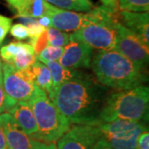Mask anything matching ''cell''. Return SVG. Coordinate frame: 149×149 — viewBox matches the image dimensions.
Listing matches in <instances>:
<instances>
[{
  "instance_id": "27",
  "label": "cell",
  "mask_w": 149,
  "mask_h": 149,
  "mask_svg": "<svg viewBox=\"0 0 149 149\" xmlns=\"http://www.w3.org/2000/svg\"><path fill=\"white\" fill-rule=\"evenodd\" d=\"M102 4L104 7L107 8L113 11V12H118L119 8H118V0H100Z\"/></svg>"
},
{
  "instance_id": "12",
  "label": "cell",
  "mask_w": 149,
  "mask_h": 149,
  "mask_svg": "<svg viewBox=\"0 0 149 149\" xmlns=\"http://www.w3.org/2000/svg\"><path fill=\"white\" fill-rule=\"evenodd\" d=\"M16 17L40 18L47 16L49 3L45 0H6Z\"/></svg>"
},
{
  "instance_id": "8",
  "label": "cell",
  "mask_w": 149,
  "mask_h": 149,
  "mask_svg": "<svg viewBox=\"0 0 149 149\" xmlns=\"http://www.w3.org/2000/svg\"><path fill=\"white\" fill-rule=\"evenodd\" d=\"M100 138L97 126L74 124L57 141L56 149H94Z\"/></svg>"
},
{
  "instance_id": "4",
  "label": "cell",
  "mask_w": 149,
  "mask_h": 149,
  "mask_svg": "<svg viewBox=\"0 0 149 149\" xmlns=\"http://www.w3.org/2000/svg\"><path fill=\"white\" fill-rule=\"evenodd\" d=\"M27 103L34 113L37 126V132L31 139L44 143H55L70 129L69 121L42 90Z\"/></svg>"
},
{
  "instance_id": "32",
  "label": "cell",
  "mask_w": 149,
  "mask_h": 149,
  "mask_svg": "<svg viewBox=\"0 0 149 149\" xmlns=\"http://www.w3.org/2000/svg\"><path fill=\"white\" fill-rule=\"evenodd\" d=\"M0 83H3V61L0 58Z\"/></svg>"
},
{
  "instance_id": "23",
  "label": "cell",
  "mask_w": 149,
  "mask_h": 149,
  "mask_svg": "<svg viewBox=\"0 0 149 149\" xmlns=\"http://www.w3.org/2000/svg\"><path fill=\"white\" fill-rule=\"evenodd\" d=\"M10 33L13 37L18 41L25 40L27 37H29L27 28L21 23H17L11 26Z\"/></svg>"
},
{
  "instance_id": "18",
  "label": "cell",
  "mask_w": 149,
  "mask_h": 149,
  "mask_svg": "<svg viewBox=\"0 0 149 149\" xmlns=\"http://www.w3.org/2000/svg\"><path fill=\"white\" fill-rule=\"evenodd\" d=\"M47 38L48 46L64 47L69 43L70 34L53 27H48L47 28Z\"/></svg>"
},
{
  "instance_id": "30",
  "label": "cell",
  "mask_w": 149,
  "mask_h": 149,
  "mask_svg": "<svg viewBox=\"0 0 149 149\" xmlns=\"http://www.w3.org/2000/svg\"><path fill=\"white\" fill-rule=\"evenodd\" d=\"M94 149H113L104 140V139L100 138L97 141V143L94 147Z\"/></svg>"
},
{
  "instance_id": "3",
  "label": "cell",
  "mask_w": 149,
  "mask_h": 149,
  "mask_svg": "<svg viewBox=\"0 0 149 149\" xmlns=\"http://www.w3.org/2000/svg\"><path fill=\"white\" fill-rule=\"evenodd\" d=\"M149 88L141 85L128 91H119L107 96L102 109L100 123L117 119L147 123L148 121Z\"/></svg>"
},
{
  "instance_id": "15",
  "label": "cell",
  "mask_w": 149,
  "mask_h": 149,
  "mask_svg": "<svg viewBox=\"0 0 149 149\" xmlns=\"http://www.w3.org/2000/svg\"><path fill=\"white\" fill-rule=\"evenodd\" d=\"M44 64L50 70L52 74V93L65 82L72 80L75 77H79L81 74H84L81 71H78L76 70L65 68L60 64L58 61H48V62H45ZM52 93L49 95H51Z\"/></svg>"
},
{
  "instance_id": "1",
  "label": "cell",
  "mask_w": 149,
  "mask_h": 149,
  "mask_svg": "<svg viewBox=\"0 0 149 149\" xmlns=\"http://www.w3.org/2000/svg\"><path fill=\"white\" fill-rule=\"evenodd\" d=\"M107 92L98 80L83 74L61 85L48 98L70 124L98 126Z\"/></svg>"
},
{
  "instance_id": "2",
  "label": "cell",
  "mask_w": 149,
  "mask_h": 149,
  "mask_svg": "<svg viewBox=\"0 0 149 149\" xmlns=\"http://www.w3.org/2000/svg\"><path fill=\"white\" fill-rule=\"evenodd\" d=\"M91 65L100 84L118 91L132 90L148 80L143 70L114 50L100 51Z\"/></svg>"
},
{
  "instance_id": "7",
  "label": "cell",
  "mask_w": 149,
  "mask_h": 149,
  "mask_svg": "<svg viewBox=\"0 0 149 149\" xmlns=\"http://www.w3.org/2000/svg\"><path fill=\"white\" fill-rule=\"evenodd\" d=\"M116 30L117 37L113 50L128 58L138 68L143 70L148 64V47L119 22L116 24Z\"/></svg>"
},
{
  "instance_id": "17",
  "label": "cell",
  "mask_w": 149,
  "mask_h": 149,
  "mask_svg": "<svg viewBox=\"0 0 149 149\" xmlns=\"http://www.w3.org/2000/svg\"><path fill=\"white\" fill-rule=\"evenodd\" d=\"M49 4L64 10L89 12L94 6L90 0H45Z\"/></svg>"
},
{
  "instance_id": "6",
  "label": "cell",
  "mask_w": 149,
  "mask_h": 149,
  "mask_svg": "<svg viewBox=\"0 0 149 149\" xmlns=\"http://www.w3.org/2000/svg\"><path fill=\"white\" fill-rule=\"evenodd\" d=\"M118 17L91 24L70 34V39H76L100 51L113 50L116 43Z\"/></svg>"
},
{
  "instance_id": "25",
  "label": "cell",
  "mask_w": 149,
  "mask_h": 149,
  "mask_svg": "<svg viewBox=\"0 0 149 149\" xmlns=\"http://www.w3.org/2000/svg\"><path fill=\"white\" fill-rule=\"evenodd\" d=\"M12 26V19L10 17L0 14V46L4 41L8 32Z\"/></svg>"
},
{
  "instance_id": "5",
  "label": "cell",
  "mask_w": 149,
  "mask_h": 149,
  "mask_svg": "<svg viewBox=\"0 0 149 149\" xmlns=\"http://www.w3.org/2000/svg\"><path fill=\"white\" fill-rule=\"evenodd\" d=\"M31 67L18 70L12 65L3 63V86L7 97L14 103L30 101L41 91L34 84Z\"/></svg>"
},
{
  "instance_id": "29",
  "label": "cell",
  "mask_w": 149,
  "mask_h": 149,
  "mask_svg": "<svg viewBox=\"0 0 149 149\" xmlns=\"http://www.w3.org/2000/svg\"><path fill=\"white\" fill-rule=\"evenodd\" d=\"M37 22L40 25H42L44 28H48V27H52V22L51 19L48 16H44L40 17V18H37Z\"/></svg>"
},
{
  "instance_id": "28",
  "label": "cell",
  "mask_w": 149,
  "mask_h": 149,
  "mask_svg": "<svg viewBox=\"0 0 149 149\" xmlns=\"http://www.w3.org/2000/svg\"><path fill=\"white\" fill-rule=\"evenodd\" d=\"M32 149H56V145L55 143H44L37 141Z\"/></svg>"
},
{
  "instance_id": "9",
  "label": "cell",
  "mask_w": 149,
  "mask_h": 149,
  "mask_svg": "<svg viewBox=\"0 0 149 149\" xmlns=\"http://www.w3.org/2000/svg\"><path fill=\"white\" fill-rule=\"evenodd\" d=\"M92 56L93 48L88 44L76 39H70L58 62L69 69L89 68L91 65Z\"/></svg>"
},
{
  "instance_id": "13",
  "label": "cell",
  "mask_w": 149,
  "mask_h": 149,
  "mask_svg": "<svg viewBox=\"0 0 149 149\" xmlns=\"http://www.w3.org/2000/svg\"><path fill=\"white\" fill-rule=\"evenodd\" d=\"M19 127L30 138L37 132L34 113L27 102L18 101L8 111Z\"/></svg>"
},
{
  "instance_id": "19",
  "label": "cell",
  "mask_w": 149,
  "mask_h": 149,
  "mask_svg": "<svg viewBox=\"0 0 149 149\" xmlns=\"http://www.w3.org/2000/svg\"><path fill=\"white\" fill-rule=\"evenodd\" d=\"M121 11L145 13L149 10V0H118Z\"/></svg>"
},
{
  "instance_id": "14",
  "label": "cell",
  "mask_w": 149,
  "mask_h": 149,
  "mask_svg": "<svg viewBox=\"0 0 149 149\" xmlns=\"http://www.w3.org/2000/svg\"><path fill=\"white\" fill-rule=\"evenodd\" d=\"M148 130L147 124L140 126L128 133L118 135L104 136L101 138L113 149H137V140L143 131Z\"/></svg>"
},
{
  "instance_id": "21",
  "label": "cell",
  "mask_w": 149,
  "mask_h": 149,
  "mask_svg": "<svg viewBox=\"0 0 149 149\" xmlns=\"http://www.w3.org/2000/svg\"><path fill=\"white\" fill-rule=\"evenodd\" d=\"M25 44V42H13L6 46L2 47L0 48V56L2 60L6 63L10 64L11 61L15 57L17 54L24 47Z\"/></svg>"
},
{
  "instance_id": "11",
  "label": "cell",
  "mask_w": 149,
  "mask_h": 149,
  "mask_svg": "<svg viewBox=\"0 0 149 149\" xmlns=\"http://www.w3.org/2000/svg\"><path fill=\"white\" fill-rule=\"evenodd\" d=\"M118 21L124 27L134 32L139 39L149 47L148 12L135 13L120 11L118 12Z\"/></svg>"
},
{
  "instance_id": "24",
  "label": "cell",
  "mask_w": 149,
  "mask_h": 149,
  "mask_svg": "<svg viewBox=\"0 0 149 149\" xmlns=\"http://www.w3.org/2000/svg\"><path fill=\"white\" fill-rule=\"evenodd\" d=\"M15 104L16 103L13 102L7 97L3 83H0V114L3 113L4 112L8 113L11 109L15 105Z\"/></svg>"
},
{
  "instance_id": "22",
  "label": "cell",
  "mask_w": 149,
  "mask_h": 149,
  "mask_svg": "<svg viewBox=\"0 0 149 149\" xmlns=\"http://www.w3.org/2000/svg\"><path fill=\"white\" fill-rule=\"evenodd\" d=\"M28 43L32 47L33 50H34V53L36 56L37 54L40 53L44 48L47 47L48 46L47 38V29L37 37L30 39Z\"/></svg>"
},
{
  "instance_id": "20",
  "label": "cell",
  "mask_w": 149,
  "mask_h": 149,
  "mask_svg": "<svg viewBox=\"0 0 149 149\" xmlns=\"http://www.w3.org/2000/svg\"><path fill=\"white\" fill-rule=\"evenodd\" d=\"M63 51L64 47H61L47 46L40 53L37 54L36 58L43 64L48 61H58L59 59L61 57L63 54Z\"/></svg>"
},
{
  "instance_id": "31",
  "label": "cell",
  "mask_w": 149,
  "mask_h": 149,
  "mask_svg": "<svg viewBox=\"0 0 149 149\" xmlns=\"http://www.w3.org/2000/svg\"><path fill=\"white\" fill-rule=\"evenodd\" d=\"M0 149H9L8 143H7V141H6L3 130L1 126V123H0Z\"/></svg>"
},
{
  "instance_id": "26",
  "label": "cell",
  "mask_w": 149,
  "mask_h": 149,
  "mask_svg": "<svg viewBox=\"0 0 149 149\" xmlns=\"http://www.w3.org/2000/svg\"><path fill=\"white\" fill-rule=\"evenodd\" d=\"M137 149H149L148 130L143 131L139 136L137 140Z\"/></svg>"
},
{
  "instance_id": "16",
  "label": "cell",
  "mask_w": 149,
  "mask_h": 149,
  "mask_svg": "<svg viewBox=\"0 0 149 149\" xmlns=\"http://www.w3.org/2000/svg\"><path fill=\"white\" fill-rule=\"evenodd\" d=\"M31 69L33 74L34 84L49 95L52 91V79L50 70L46 65L37 60Z\"/></svg>"
},
{
  "instance_id": "10",
  "label": "cell",
  "mask_w": 149,
  "mask_h": 149,
  "mask_svg": "<svg viewBox=\"0 0 149 149\" xmlns=\"http://www.w3.org/2000/svg\"><path fill=\"white\" fill-rule=\"evenodd\" d=\"M0 123L9 149H32L37 140L31 139L19 127L10 113L0 114Z\"/></svg>"
}]
</instances>
